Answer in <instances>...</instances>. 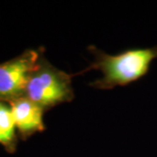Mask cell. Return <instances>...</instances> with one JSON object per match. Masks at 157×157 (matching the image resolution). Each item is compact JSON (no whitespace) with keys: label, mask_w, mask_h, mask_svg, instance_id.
Listing matches in <instances>:
<instances>
[{"label":"cell","mask_w":157,"mask_h":157,"mask_svg":"<svg viewBox=\"0 0 157 157\" xmlns=\"http://www.w3.org/2000/svg\"><path fill=\"white\" fill-rule=\"evenodd\" d=\"M94 60L88 70H99L102 77L91 86L97 89L107 90L126 86L143 77L148 72L153 60L157 59V46L125 51L109 55L91 46Z\"/></svg>","instance_id":"cell-1"},{"label":"cell","mask_w":157,"mask_h":157,"mask_svg":"<svg viewBox=\"0 0 157 157\" xmlns=\"http://www.w3.org/2000/svg\"><path fill=\"white\" fill-rule=\"evenodd\" d=\"M40 60L37 51H27L0 64V100L14 101L24 97L30 76Z\"/></svg>","instance_id":"cell-3"},{"label":"cell","mask_w":157,"mask_h":157,"mask_svg":"<svg viewBox=\"0 0 157 157\" xmlns=\"http://www.w3.org/2000/svg\"><path fill=\"white\" fill-rule=\"evenodd\" d=\"M11 108L16 128L24 136H29L45 129L44 108L25 96L12 101Z\"/></svg>","instance_id":"cell-4"},{"label":"cell","mask_w":157,"mask_h":157,"mask_svg":"<svg viewBox=\"0 0 157 157\" xmlns=\"http://www.w3.org/2000/svg\"><path fill=\"white\" fill-rule=\"evenodd\" d=\"M25 96L42 108H51L73 101L72 76L40 59L32 73Z\"/></svg>","instance_id":"cell-2"},{"label":"cell","mask_w":157,"mask_h":157,"mask_svg":"<svg viewBox=\"0 0 157 157\" xmlns=\"http://www.w3.org/2000/svg\"><path fill=\"white\" fill-rule=\"evenodd\" d=\"M16 128L11 108L0 103V143L9 150L14 148Z\"/></svg>","instance_id":"cell-5"}]
</instances>
